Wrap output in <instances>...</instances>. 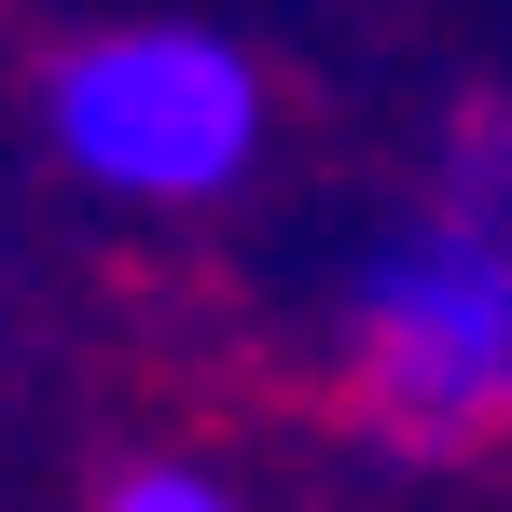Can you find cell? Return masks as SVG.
Returning <instances> with one entry per match:
<instances>
[{
	"mask_svg": "<svg viewBox=\"0 0 512 512\" xmlns=\"http://www.w3.org/2000/svg\"><path fill=\"white\" fill-rule=\"evenodd\" d=\"M97 512H236V499H222L208 471H180V457H153V471H125V485H111Z\"/></svg>",
	"mask_w": 512,
	"mask_h": 512,
	"instance_id": "3",
	"label": "cell"
},
{
	"mask_svg": "<svg viewBox=\"0 0 512 512\" xmlns=\"http://www.w3.org/2000/svg\"><path fill=\"white\" fill-rule=\"evenodd\" d=\"M56 153L139 208L222 194L263 153V70L222 28H111L56 70Z\"/></svg>",
	"mask_w": 512,
	"mask_h": 512,
	"instance_id": "1",
	"label": "cell"
},
{
	"mask_svg": "<svg viewBox=\"0 0 512 512\" xmlns=\"http://www.w3.org/2000/svg\"><path fill=\"white\" fill-rule=\"evenodd\" d=\"M360 374L416 429L512 416V236L499 222H416L360 277Z\"/></svg>",
	"mask_w": 512,
	"mask_h": 512,
	"instance_id": "2",
	"label": "cell"
}]
</instances>
